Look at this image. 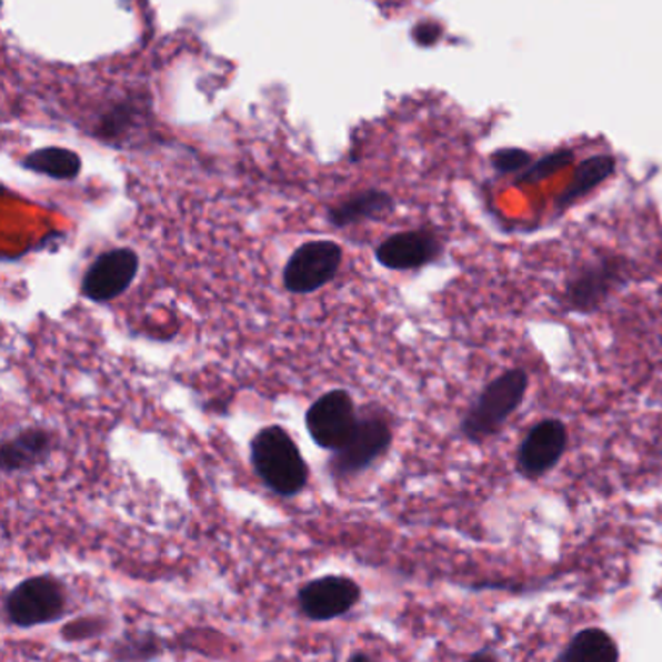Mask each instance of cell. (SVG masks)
<instances>
[{"label": "cell", "instance_id": "10", "mask_svg": "<svg viewBox=\"0 0 662 662\" xmlns=\"http://www.w3.org/2000/svg\"><path fill=\"white\" fill-rule=\"evenodd\" d=\"M362 599V589L354 579L327 575L313 579L298 591V604L313 622H329L344 616Z\"/></svg>", "mask_w": 662, "mask_h": 662}, {"label": "cell", "instance_id": "12", "mask_svg": "<svg viewBox=\"0 0 662 662\" xmlns=\"http://www.w3.org/2000/svg\"><path fill=\"white\" fill-rule=\"evenodd\" d=\"M53 435L46 428H23L2 445V470L7 474L26 472L46 462L53 453Z\"/></svg>", "mask_w": 662, "mask_h": 662}, {"label": "cell", "instance_id": "16", "mask_svg": "<svg viewBox=\"0 0 662 662\" xmlns=\"http://www.w3.org/2000/svg\"><path fill=\"white\" fill-rule=\"evenodd\" d=\"M23 168L53 179H74L80 173V156L64 148H43L23 160Z\"/></svg>", "mask_w": 662, "mask_h": 662}, {"label": "cell", "instance_id": "18", "mask_svg": "<svg viewBox=\"0 0 662 662\" xmlns=\"http://www.w3.org/2000/svg\"><path fill=\"white\" fill-rule=\"evenodd\" d=\"M532 162H534V156L523 150V148H500L490 156L493 171L500 173V175H515V173L519 175Z\"/></svg>", "mask_w": 662, "mask_h": 662}, {"label": "cell", "instance_id": "7", "mask_svg": "<svg viewBox=\"0 0 662 662\" xmlns=\"http://www.w3.org/2000/svg\"><path fill=\"white\" fill-rule=\"evenodd\" d=\"M342 249L334 241L319 239L295 249L284 269V288L290 293L321 290L339 274Z\"/></svg>", "mask_w": 662, "mask_h": 662}, {"label": "cell", "instance_id": "11", "mask_svg": "<svg viewBox=\"0 0 662 662\" xmlns=\"http://www.w3.org/2000/svg\"><path fill=\"white\" fill-rule=\"evenodd\" d=\"M443 243L432 230H410L387 238L375 251L381 267L389 270H418L438 261Z\"/></svg>", "mask_w": 662, "mask_h": 662}, {"label": "cell", "instance_id": "9", "mask_svg": "<svg viewBox=\"0 0 662 662\" xmlns=\"http://www.w3.org/2000/svg\"><path fill=\"white\" fill-rule=\"evenodd\" d=\"M139 274V254L127 247L100 254L86 270L80 292L93 303H109L123 295Z\"/></svg>", "mask_w": 662, "mask_h": 662}, {"label": "cell", "instance_id": "1", "mask_svg": "<svg viewBox=\"0 0 662 662\" xmlns=\"http://www.w3.org/2000/svg\"><path fill=\"white\" fill-rule=\"evenodd\" d=\"M531 378L524 368L503 371L485 383L469 410L464 412L459 430L470 443H482L503 430L529 393Z\"/></svg>", "mask_w": 662, "mask_h": 662}, {"label": "cell", "instance_id": "15", "mask_svg": "<svg viewBox=\"0 0 662 662\" xmlns=\"http://www.w3.org/2000/svg\"><path fill=\"white\" fill-rule=\"evenodd\" d=\"M391 209H393V199L389 194L383 191H365L331 209L329 222L337 228H347L362 220L381 217Z\"/></svg>", "mask_w": 662, "mask_h": 662}, {"label": "cell", "instance_id": "17", "mask_svg": "<svg viewBox=\"0 0 662 662\" xmlns=\"http://www.w3.org/2000/svg\"><path fill=\"white\" fill-rule=\"evenodd\" d=\"M573 158H575V152L570 150V148L552 150V152L542 156L540 160H534L523 173H519L516 183L519 185H536L540 181L555 175L558 171L565 170L568 165L573 163Z\"/></svg>", "mask_w": 662, "mask_h": 662}, {"label": "cell", "instance_id": "2", "mask_svg": "<svg viewBox=\"0 0 662 662\" xmlns=\"http://www.w3.org/2000/svg\"><path fill=\"white\" fill-rule=\"evenodd\" d=\"M251 464L262 484L280 498H293L308 485V462L282 425H267L254 435Z\"/></svg>", "mask_w": 662, "mask_h": 662}, {"label": "cell", "instance_id": "8", "mask_svg": "<svg viewBox=\"0 0 662 662\" xmlns=\"http://www.w3.org/2000/svg\"><path fill=\"white\" fill-rule=\"evenodd\" d=\"M391 443L393 430L385 418H360L347 445L332 454L329 470L334 478L354 477L379 461L391 449Z\"/></svg>", "mask_w": 662, "mask_h": 662}, {"label": "cell", "instance_id": "5", "mask_svg": "<svg viewBox=\"0 0 662 662\" xmlns=\"http://www.w3.org/2000/svg\"><path fill=\"white\" fill-rule=\"evenodd\" d=\"M570 447V430L560 418H544L524 433L516 447L515 469L524 480H540L562 462Z\"/></svg>", "mask_w": 662, "mask_h": 662}, {"label": "cell", "instance_id": "3", "mask_svg": "<svg viewBox=\"0 0 662 662\" xmlns=\"http://www.w3.org/2000/svg\"><path fill=\"white\" fill-rule=\"evenodd\" d=\"M630 278V262L618 254H601L581 264L563 285L562 305L575 315H593Z\"/></svg>", "mask_w": 662, "mask_h": 662}, {"label": "cell", "instance_id": "19", "mask_svg": "<svg viewBox=\"0 0 662 662\" xmlns=\"http://www.w3.org/2000/svg\"><path fill=\"white\" fill-rule=\"evenodd\" d=\"M441 33H443V30H441L440 23L425 20V22L418 23L414 31H412V38H414L418 46L432 47L440 41Z\"/></svg>", "mask_w": 662, "mask_h": 662}, {"label": "cell", "instance_id": "14", "mask_svg": "<svg viewBox=\"0 0 662 662\" xmlns=\"http://www.w3.org/2000/svg\"><path fill=\"white\" fill-rule=\"evenodd\" d=\"M560 662H618L620 648L616 641L602 628H583L579 630L568 645L555 655Z\"/></svg>", "mask_w": 662, "mask_h": 662}, {"label": "cell", "instance_id": "6", "mask_svg": "<svg viewBox=\"0 0 662 662\" xmlns=\"http://www.w3.org/2000/svg\"><path fill=\"white\" fill-rule=\"evenodd\" d=\"M354 399L342 389L321 394L305 414L311 440L327 451H339L347 445L358 425Z\"/></svg>", "mask_w": 662, "mask_h": 662}, {"label": "cell", "instance_id": "13", "mask_svg": "<svg viewBox=\"0 0 662 662\" xmlns=\"http://www.w3.org/2000/svg\"><path fill=\"white\" fill-rule=\"evenodd\" d=\"M618 170L616 156L593 154L579 163L568 187L563 189L562 194L558 197L555 207L563 210L581 201L586 194L593 193L596 187L606 183Z\"/></svg>", "mask_w": 662, "mask_h": 662}, {"label": "cell", "instance_id": "4", "mask_svg": "<svg viewBox=\"0 0 662 662\" xmlns=\"http://www.w3.org/2000/svg\"><path fill=\"white\" fill-rule=\"evenodd\" d=\"M69 606L67 589L53 575H36L20 581L8 593L4 610L10 624L16 628H36L53 624Z\"/></svg>", "mask_w": 662, "mask_h": 662}]
</instances>
